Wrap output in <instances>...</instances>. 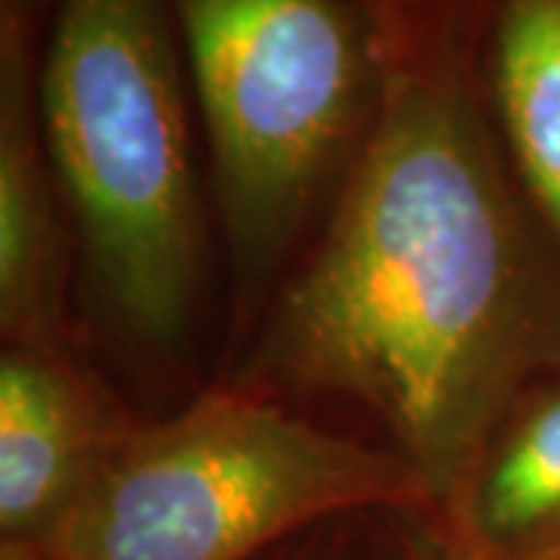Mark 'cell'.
<instances>
[{
	"mask_svg": "<svg viewBox=\"0 0 560 560\" xmlns=\"http://www.w3.org/2000/svg\"><path fill=\"white\" fill-rule=\"evenodd\" d=\"M448 508V560H560V393L495 430Z\"/></svg>",
	"mask_w": 560,
	"mask_h": 560,
	"instance_id": "cell-7",
	"label": "cell"
},
{
	"mask_svg": "<svg viewBox=\"0 0 560 560\" xmlns=\"http://www.w3.org/2000/svg\"><path fill=\"white\" fill-rule=\"evenodd\" d=\"M125 430L69 361L16 342L0 361V536L47 545Z\"/></svg>",
	"mask_w": 560,
	"mask_h": 560,
	"instance_id": "cell-5",
	"label": "cell"
},
{
	"mask_svg": "<svg viewBox=\"0 0 560 560\" xmlns=\"http://www.w3.org/2000/svg\"><path fill=\"white\" fill-rule=\"evenodd\" d=\"M234 249L268 265L381 103L361 0H168Z\"/></svg>",
	"mask_w": 560,
	"mask_h": 560,
	"instance_id": "cell-4",
	"label": "cell"
},
{
	"mask_svg": "<svg viewBox=\"0 0 560 560\" xmlns=\"http://www.w3.org/2000/svg\"><path fill=\"white\" fill-rule=\"evenodd\" d=\"M187 69L168 0H54L38 72L44 150L113 315L178 337L200 271Z\"/></svg>",
	"mask_w": 560,
	"mask_h": 560,
	"instance_id": "cell-2",
	"label": "cell"
},
{
	"mask_svg": "<svg viewBox=\"0 0 560 560\" xmlns=\"http://www.w3.org/2000/svg\"><path fill=\"white\" fill-rule=\"evenodd\" d=\"M482 88L523 184L560 237V0H486Z\"/></svg>",
	"mask_w": 560,
	"mask_h": 560,
	"instance_id": "cell-8",
	"label": "cell"
},
{
	"mask_svg": "<svg viewBox=\"0 0 560 560\" xmlns=\"http://www.w3.org/2000/svg\"><path fill=\"white\" fill-rule=\"evenodd\" d=\"M0 560H60L40 545H3Z\"/></svg>",
	"mask_w": 560,
	"mask_h": 560,
	"instance_id": "cell-9",
	"label": "cell"
},
{
	"mask_svg": "<svg viewBox=\"0 0 560 560\" xmlns=\"http://www.w3.org/2000/svg\"><path fill=\"white\" fill-rule=\"evenodd\" d=\"M364 10L381 103L259 368L371 408L445 504L495 433L526 340L521 231L474 60L486 0Z\"/></svg>",
	"mask_w": 560,
	"mask_h": 560,
	"instance_id": "cell-1",
	"label": "cell"
},
{
	"mask_svg": "<svg viewBox=\"0 0 560 560\" xmlns=\"http://www.w3.org/2000/svg\"><path fill=\"white\" fill-rule=\"evenodd\" d=\"M361 3H374V0H361Z\"/></svg>",
	"mask_w": 560,
	"mask_h": 560,
	"instance_id": "cell-10",
	"label": "cell"
},
{
	"mask_svg": "<svg viewBox=\"0 0 560 560\" xmlns=\"http://www.w3.org/2000/svg\"><path fill=\"white\" fill-rule=\"evenodd\" d=\"M436 504L399 452L337 436L253 393H212L125 430L47 548L60 560H253L312 523Z\"/></svg>",
	"mask_w": 560,
	"mask_h": 560,
	"instance_id": "cell-3",
	"label": "cell"
},
{
	"mask_svg": "<svg viewBox=\"0 0 560 560\" xmlns=\"http://www.w3.org/2000/svg\"><path fill=\"white\" fill-rule=\"evenodd\" d=\"M50 7L54 0H0V320L28 346H47L57 283L38 113Z\"/></svg>",
	"mask_w": 560,
	"mask_h": 560,
	"instance_id": "cell-6",
	"label": "cell"
}]
</instances>
